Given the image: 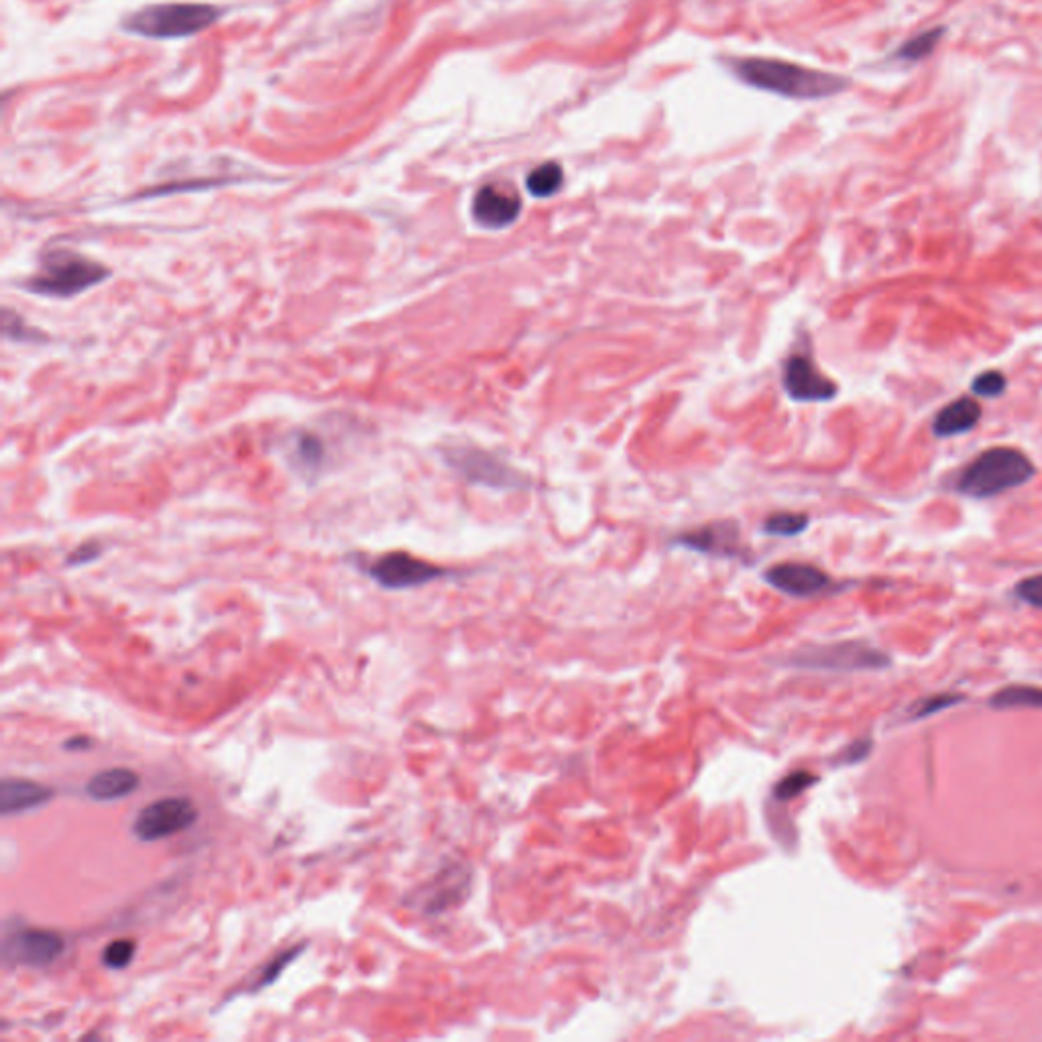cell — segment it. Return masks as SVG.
I'll return each instance as SVG.
<instances>
[{
	"label": "cell",
	"instance_id": "7402d4cb",
	"mask_svg": "<svg viewBox=\"0 0 1042 1042\" xmlns=\"http://www.w3.org/2000/svg\"><path fill=\"white\" fill-rule=\"evenodd\" d=\"M810 524V519L806 513H796V511H778V513H772L766 521H764V532L768 536H778V538H792V536H798L802 534Z\"/></svg>",
	"mask_w": 1042,
	"mask_h": 1042
},
{
	"label": "cell",
	"instance_id": "7c38bea8",
	"mask_svg": "<svg viewBox=\"0 0 1042 1042\" xmlns=\"http://www.w3.org/2000/svg\"><path fill=\"white\" fill-rule=\"evenodd\" d=\"M676 544L682 548L717 556V558H741L743 546H741V532L739 526L731 519H719L705 524L701 528H694L682 536L676 538Z\"/></svg>",
	"mask_w": 1042,
	"mask_h": 1042
},
{
	"label": "cell",
	"instance_id": "4dcf8cb0",
	"mask_svg": "<svg viewBox=\"0 0 1042 1042\" xmlns=\"http://www.w3.org/2000/svg\"><path fill=\"white\" fill-rule=\"evenodd\" d=\"M90 745H92V739H90V737H84V735H76V737H72V739H68V741L64 743V747H66L68 751L88 749Z\"/></svg>",
	"mask_w": 1042,
	"mask_h": 1042
},
{
	"label": "cell",
	"instance_id": "8fae6325",
	"mask_svg": "<svg viewBox=\"0 0 1042 1042\" xmlns=\"http://www.w3.org/2000/svg\"><path fill=\"white\" fill-rule=\"evenodd\" d=\"M766 583L776 591L796 597L808 599L817 597L833 587L831 576L821 568L804 562H784L766 570Z\"/></svg>",
	"mask_w": 1042,
	"mask_h": 1042
},
{
	"label": "cell",
	"instance_id": "ac0fdd59",
	"mask_svg": "<svg viewBox=\"0 0 1042 1042\" xmlns=\"http://www.w3.org/2000/svg\"><path fill=\"white\" fill-rule=\"evenodd\" d=\"M996 709H1042V688L1006 686L992 697Z\"/></svg>",
	"mask_w": 1042,
	"mask_h": 1042
},
{
	"label": "cell",
	"instance_id": "4316f807",
	"mask_svg": "<svg viewBox=\"0 0 1042 1042\" xmlns=\"http://www.w3.org/2000/svg\"><path fill=\"white\" fill-rule=\"evenodd\" d=\"M1016 597L1030 607L1042 609V574H1032L1022 578V581L1014 589Z\"/></svg>",
	"mask_w": 1042,
	"mask_h": 1042
},
{
	"label": "cell",
	"instance_id": "e0dca14e",
	"mask_svg": "<svg viewBox=\"0 0 1042 1042\" xmlns=\"http://www.w3.org/2000/svg\"><path fill=\"white\" fill-rule=\"evenodd\" d=\"M471 884V876L467 874L465 867H448L440 878H436L434 886L430 888V894L426 896V910L440 912L454 904H458L467 894V888Z\"/></svg>",
	"mask_w": 1042,
	"mask_h": 1042
},
{
	"label": "cell",
	"instance_id": "484cf974",
	"mask_svg": "<svg viewBox=\"0 0 1042 1042\" xmlns=\"http://www.w3.org/2000/svg\"><path fill=\"white\" fill-rule=\"evenodd\" d=\"M815 782H817V776H815V774L804 772V770L792 772V774H788L786 778H782V780L778 782V786L774 788V796H776V800H780V802L794 800L796 796H800L804 790H808V788L813 786Z\"/></svg>",
	"mask_w": 1042,
	"mask_h": 1042
},
{
	"label": "cell",
	"instance_id": "603a6c76",
	"mask_svg": "<svg viewBox=\"0 0 1042 1042\" xmlns=\"http://www.w3.org/2000/svg\"><path fill=\"white\" fill-rule=\"evenodd\" d=\"M306 951V945H296V947H289L285 951H281L279 955H275L265 967L263 971L257 975L255 983L251 986V992H261L265 988H269L271 983H275L279 979V975L292 965L302 953Z\"/></svg>",
	"mask_w": 1042,
	"mask_h": 1042
},
{
	"label": "cell",
	"instance_id": "ba28073f",
	"mask_svg": "<svg viewBox=\"0 0 1042 1042\" xmlns=\"http://www.w3.org/2000/svg\"><path fill=\"white\" fill-rule=\"evenodd\" d=\"M369 574L383 589L401 591L434 583L446 574V570L408 552H389L371 562Z\"/></svg>",
	"mask_w": 1042,
	"mask_h": 1042
},
{
	"label": "cell",
	"instance_id": "f546056e",
	"mask_svg": "<svg viewBox=\"0 0 1042 1042\" xmlns=\"http://www.w3.org/2000/svg\"><path fill=\"white\" fill-rule=\"evenodd\" d=\"M867 751H870V741H857V743L847 747L845 762H857V760L867 756Z\"/></svg>",
	"mask_w": 1042,
	"mask_h": 1042
},
{
	"label": "cell",
	"instance_id": "2e32d148",
	"mask_svg": "<svg viewBox=\"0 0 1042 1042\" xmlns=\"http://www.w3.org/2000/svg\"><path fill=\"white\" fill-rule=\"evenodd\" d=\"M139 788V776L129 768H110L90 778L86 794L98 802L121 800Z\"/></svg>",
	"mask_w": 1042,
	"mask_h": 1042
},
{
	"label": "cell",
	"instance_id": "9c48e42d",
	"mask_svg": "<svg viewBox=\"0 0 1042 1042\" xmlns=\"http://www.w3.org/2000/svg\"><path fill=\"white\" fill-rule=\"evenodd\" d=\"M782 385L792 401H833L839 393V387L833 379H829L815 361L808 355L796 353L788 357L782 369Z\"/></svg>",
	"mask_w": 1042,
	"mask_h": 1042
},
{
	"label": "cell",
	"instance_id": "4fadbf2b",
	"mask_svg": "<svg viewBox=\"0 0 1042 1042\" xmlns=\"http://www.w3.org/2000/svg\"><path fill=\"white\" fill-rule=\"evenodd\" d=\"M521 212V200L517 194L503 192L497 186H483L473 198L475 220L491 230L505 228L517 220Z\"/></svg>",
	"mask_w": 1042,
	"mask_h": 1042
},
{
	"label": "cell",
	"instance_id": "f1b7e54d",
	"mask_svg": "<svg viewBox=\"0 0 1042 1042\" xmlns=\"http://www.w3.org/2000/svg\"><path fill=\"white\" fill-rule=\"evenodd\" d=\"M98 554H100V550H98V548H94L92 544H86V546L78 548V550H76V552H74V554H72V556L68 558V564H70V566H76V564H86V562L94 560V558H96Z\"/></svg>",
	"mask_w": 1042,
	"mask_h": 1042
},
{
	"label": "cell",
	"instance_id": "d6986e66",
	"mask_svg": "<svg viewBox=\"0 0 1042 1042\" xmlns=\"http://www.w3.org/2000/svg\"><path fill=\"white\" fill-rule=\"evenodd\" d=\"M562 180L564 173L558 163H544L530 173L526 188L536 198H550L562 188Z\"/></svg>",
	"mask_w": 1042,
	"mask_h": 1042
},
{
	"label": "cell",
	"instance_id": "cb8c5ba5",
	"mask_svg": "<svg viewBox=\"0 0 1042 1042\" xmlns=\"http://www.w3.org/2000/svg\"><path fill=\"white\" fill-rule=\"evenodd\" d=\"M137 943L133 939H114L102 951V965L106 969H125L133 963Z\"/></svg>",
	"mask_w": 1042,
	"mask_h": 1042
},
{
	"label": "cell",
	"instance_id": "9a60e30c",
	"mask_svg": "<svg viewBox=\"0 0 1042 1042\" xmlns=\"http://www.w3.org/2000/svg\"><path fill=\"white\" fill-rule=\"evenodd\" d=\"M981 420V405L973 397H957L941 408L933 420V436L955 438L971 432Z\"/></svg>",
	"mask_w": 1042,
	"mask_h": 1042
},
{
	"label": "cell",
	"instance_id": "6da1fadb",
	"mask_svg": "<svg viewBox=\"0 0 1042 1042\" xmlns=\"http://www.w3.org/2000/svg\"><path fill=\"white\" fill-rule=\"evenodd\" d=\"M1036 475L1032 458L1014 446H992L977 454L955 481V491L969 499H992L1028 485Z\"/></svg>",
	"mask_w": 1042,
	"mask_h": 1042
},
{
	"label": "cell",
	"instance_id": "83f0119b",
	"mask_svg": "<svg viewBox=\"0 0 1042 1042\" xmlns=\"http://www.w3.org/2000/svg\"><path fill=\"white\" fill-rule=\"evenodd\" d=\"M961 701V697H957V694H939V697H931V699H924L918 703V707L914 709V719H922V717H929L937 711H943V709H949L953 705H957Z\"/></svg>",
	"mask_w": 1042,
	"mask_h": 1042
},
{
	"label": "cell",
	"instance_id": "30bf717a",
	"mask_svg": "<svg viewBox=\"0 0 1042 1042\" xmlns=\"http://www.w3.org/2000/svg\"><path fill=\"white\" fill-rule=\"evenodd\" d=\"M66 941L45 929H19L5 943V959L23 967H47L62 957Z\"/></svg>",
	"mask_w": 1042,
	"mask_h": 1042
},
{
	"label": "cell",
	"instance_id": "3957f363",
	"mask_svg": "<svg viewBox=\"0 0 1042 1042\" xmlns=\"http://www.w3.org/2000/svg\"><path fill=\"white\" fill-rule=\"evenodd\" d=\"M110 277V269L74 251H49L43 255L39 271L27 279L31 294L55 300H68Z\"/></svg>",
	"mask_w": 1042,
	"mask_h": 1042
},
{
	"label": "cell",
	"instance_id": "52a82bcc",
	"mask_svg": "<svg viewBox=\"0 0 1042 1042\" xmlns=\"http://www.w3.org/2000/svg\"><path fill=\"white\" fill-rule=\"evenodd\" d=\"M800 668L810 670H833V672H859V670H882L890 664V658L876 648L861 642H841L800 652L794 660Z\"/></svg>",
	"mask_w": 1042,
	"mask_h": 1042
},
{
	"label": "cell",
	"instance_id": "8992f818",
	"mask_svg": "<svg viewBox=\"0 0 1042 1042\" xmlns=\"http://www.w3.org/2000/svg\"><path fill=\"white\" fill-rule=\"evenodd\" d=\"M198 821V808L186 796H167L143 806L131 831L139 841L153 843L178 835Z\"/></svg>",
	"mask_w": 1042,
	"mask_h": 1042
},
{
	"label": "cell",
	"instance_id": "44dd1931",
	"mask_svg": "<svg viewBox=\"0 0 1042 1042\" xmlns=\"http://www.w3.org/2000/svg\"><path fill=\"white\" fill-rule=\"evenodd\" d=\"M945 35V27H935V29H929V31H922L920 35L908 39L896 53L898 60H906V62H920L924 60V57H929L935 47L939 45V41L943 39Z\"/></svg>",
	"mask_w": 1042,
	"mask_h": 1042
},
{
	"label": "cell",
	"instance_id": "7a4b0ae2",
	"mask_svg": "<svg viewBox=\"0 0 1042 1042\" xmlns=\"http://www.w3.org/2000/svg\"><path fill=\"white\" fill-rule=\"evenodd\" d=\"M735 70L737 76L749 86L800 100L827 98L843 92L849 86V80L841 76L808 70L780 60H764V57L741 60L737 62Z\"/></svg>",
	"mask_w": 1042,
	"mask_h": 1042
},
{
	"label": "cell",
	"instance_id": "5bb4252c",
	"mask_svg": "<svg viewBox=\"0 0 1042 1042\" xmlns=\"http://www.w3.org/2000/svg\"><path fill=\"white\" fill-rule=\"evenodd\" d=\"M55 792L39 782L23 778H5L0 784V813L13 817L39 808L51 800Z\"/></svg>",
	"mask_w": 1042,
	"mask_h": 1042
},
{
	"label": "cell",
	"instance_id": "ffe728a7",
	"mask_svg": "<svg viewBox=\"0 0 1042 1042\" xmlns=\"http://www.w3.org/2000/svg\"><path fill=\"white\" fill-rule=\"evenodd\" d=\"M292 454H294L296 467H300L304 471H314L322 465V460H324V444L316 434L302 432V434L294 436Z\"/></svg>",
	"mask_w": 1042,
	"mask_h": 1042
},
{
	"label": "cell",
	"instance_id": "277c9868",
	"mask_svg": "<svg viewBox=\"0 0 1042 1042\" xmlns=\"http://www.w3.org/2000/svg\"><path fill=\"white\" fill-rule=\"evenodd\" d=\"M218 19L220 11L212 5L165 3L133 13L125 21V27L135 35L151 39H180L208 29Z\"/></svg>",
	"mask_w": 1042,
	"mask_h": 1042
},
{
	"label": "cell",
	"instance_id": "d4e9b609",
	"mask_svg": "<svg viewBox=\"0 0 1042 1042\" xmlns=\"http://www.w3.org/2000/svg\"><path fill=\"white\" fill-rule=\"evenodd\" d=\"M1006 389H1008V379L1002 371H996V369L983 371L971 381V391L981 399L1002 397L1006 393Z\"/></svg>",
	"mask_w": 1042,
	"mask_h": 1042
},
{
	"label": "cell",
	"instance_id": "5b68a950",
	"mask_svg": "<svg viewBox=\"0 0 1042 1042\" xmlns=\"http://www.w3.org/2000/svg\"><path fill=\"white\" fill-rule=\"evenodd\" d=\"M448 467L454 469L462 479L497 491H524L530 487V479L511 469L497 454L473 446H456L444 452Z\"/></svg>",
	"mask_w": 1042,
	"mask_h": 1042
}]
</instances>
